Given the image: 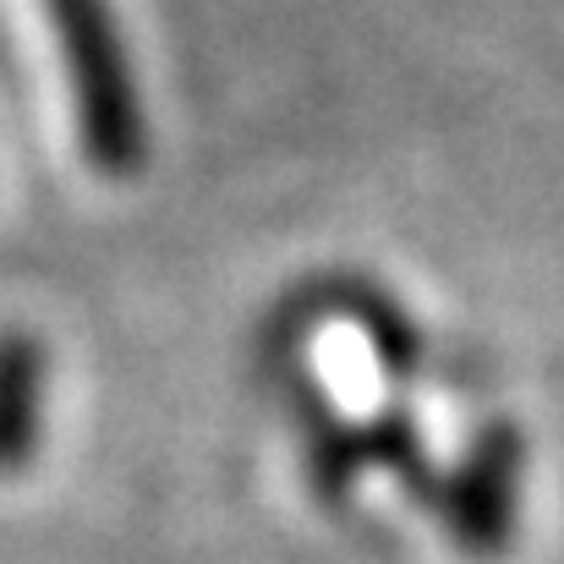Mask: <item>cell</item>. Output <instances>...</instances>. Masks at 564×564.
Instances as JSON below:
<instances>
[{
	"mask_svg": "<svg viewBox=\"0 0 564 564\" xmlns=\"http://www.w3.org/2000/svg\"><path fill=\"white\" fill-rule=\"evenodd\" d=\"M44 11L66 61L88 165L110 182H132L149 160V116L110 0H44Z\"/></svg>",
	"mask_w": 564,
	"mask_h": 564,
	"instance_id": "6da1fadb",
	"label": "cell"
},
{
	"mask_svg": "<svg viewBox=\"0 0 564 564\" xmlns=\"http://www.w3.org/2000/svg\"><path fill=\"white\" fill-rule=\"evenodd\" d=\"M44 340L28 329H0V471H17L44 427Z\"/></svg>",
	"mask_w": 564,
	"mask_h": 564,
	"instance_id": "7a4b0ae2",
	"label": "cell"
}]
</instances>
